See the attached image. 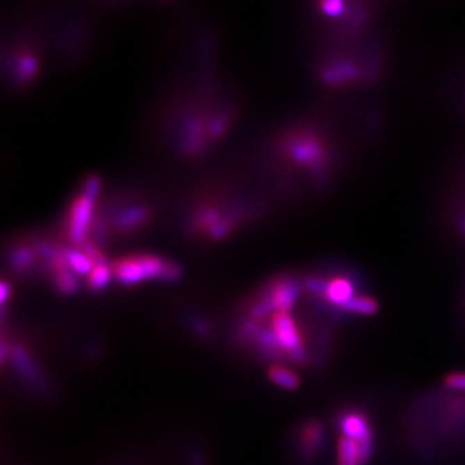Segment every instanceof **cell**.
<instances>
[{"instance_id": "obj_7", "label": "cell", "mask_w": 465, "mask_h": 465, "mask_svg": "<svg viewBox=\"0 0 465 465\" xmlns=\"http://www.w3.org/2000/svg\"><path fill=\"white\" fill-rule=\"evenodd\" d=\"M328 303L339 306L341 309L354 298V286L346 277H333L332 280L324 282V289L321 294Z\"/></svg>"}, {"instance_id": "obj_2", "label": "cell", "mask_w": 465, "mask_h": 465, "mask_svg": "<svg viewBox=\"0 0 465 465\" xmlns=\"http://www.w3.org/2000/svg\"><path fill=\"white\" fill-rule=\"evenodd\" d=\"M271 333L275 336L280 351L286 352L298 363L306 360V350L302 342V334L289 312H275L271 316Z\"/></svg>"}, {"instance_id": "obj_16", "label": "cell", "mask_w": 465, "mask_h": 465, "mask_svg": "<svg viewBox=\"0 0 465 465\" xmlns=\"http://www.w3.org/2000/svg\"><path fill=\"white\" fill-rule=\"evenodd\" d=\"M147 217H148L147 209L134 208L120 218V227H122V229H133V227L142 226L145 220H147Z\"/></svg>"}, {"instance_id": "obj_3", "label": "cell", "mask_w": 465, "mask_h": 465, "mask_svg": "<svg viewBox=\"0 0 465 465\" xmlns=\"http://www.w3.org/2000/svg\"><path fill=\"white\" fill-rule=\"evenodd\" d=\"M339 430L346 439H351L359 443L361 459L364 465H366L373 457V449H375V437H373V431L368 417L359 411L345 413L339 421Z\"/></svg>"}, {"instance_id": "obj_17", "label": "cell", "mask_w": 465, "mask_h": 465, "mask_svg": "<svg viewBox=\"0 0 465 465\" xmlns=\"http://www.w3.org/2000/svg\"><path fill=\"white\" fill-rule=\"evenodd\" d=\"M444 386L450 390L465 391V372H453L444 378Z\"/></svg>"}, {"instance_id": "obj_10", "label": "cell", "mask_w": 465, "mask_h": 465, "mask_svg": "<svg viewBox=\"0 0 465 465\" xmlns=\"http://www.w3.org/2000/svg\"><path fill=\"white\" fill-rule=\"evenodd\" d=\"M268 378L275 382L276 386L286 389V390H295L300 386V378L295 372L289 370L288 368L284 366H271L268 370Z\"/></svg>"}, {"instance_id": "obj_14", "label": "cell", "mask_w": 465, "mask_h": 465, "mask_svg": "<svg viewBox=\"0 0 465 465\" xmlns=\"http://www.w3.org/2000/svg\"><path fill=\"white\" fill-rule=\"evenodd\" d=\"M63 258H65L68 267L74 270L77 275H89L90 270L94 268L92 261H90L83 252L67 250L63 253Z\"/></svg>"}, {"instance_id": "obj_15", "label": "cell", "mask_w": 465, "mask_h": 465, "mask_svg": "<svg viewBox=\"0 0 465 465\" xmlns=\"http://www.w3.org/2000/svg\"><path fill=\"white\" fill-rule=\"evenodd\" d=\"M112 276V268L107 263H97L88 275V286L94 291L103 289Z\"/></svg>"}, {"instance_id": "obj_18", "label": "cell", "mask_w": 465, "mask_h": 465, "mask_svg": "<svg viewBox=\"0 0 465 465\" xmlns=\"http://www.w3.org/2000/svg\"><path fill=\"white\" fill-rule=\"evenodd\" d=\"M343 8L345 5L339 0H328V2H323L319 3V9H321V13L325 15H330V17H337L343 13Z\"/></svg>"}, {"instance_id": "obj_8", "label": "cell", "mask_w": 465, "mask_h": 465, "mask_svg": "<svg viewBox=\"0 0 465 465\" xmlns=\"http://www.w3.org/2000/svg\"><path fill=\"white\" fill-rule=\"evenodd\" d=\"M324 444V427L319 422L306 423L302 430L303 457H313Z\"/></svg>"}, {"instance_id": "obj_11", "label": "cell", "mask_w": 465, "mask_h": 465, "mask_svg": "<svg viewBox=\"0 0 465 465\" xmlns=\"http://www.w3.org/2000/svg\"><path fill=\"white\" fill-rule=\"evenodd\" d=\"M342 310L355 315H375L378 312V302L375 298L368 295H355L346 303Z\"/></svg>"}, {"instance_id": "obj_19", "label": "cell", "mask_w": 465, "mask_h": 465, "mask_svg": "<svg viewBox=\"0 0 465 465\" xmlns=\"http://www.w3.org/2000/svg\"><path fill=\"white\" fill-rule=\"evenodd\" d=\"M0 288H2V303H5L6 302V295H8V285H6V282H3L2 286H0Z\"/></svg>"}, {"instance_id": "obj_13", "label": "cell", "mask_w": 465, "mask_h": 465, "mask_svg": "<svg viewBox=\"0 0 465 465\" xmlns=\"http://www.w3.org/2000/svg\"><path fill=\"white\" fill-rule=\"evenodd\" d=\"M36 70H38V62H36L35 56L29 53H24L22 56H18L15 62V76L20 81H29L35 77Z\"/></svg>"}, {"instance_id": "obj_12", "label": "cell", "mask_w": 465, "mask_h": 465, "mask_svg": "<svg viewBox=\"0 0 465 465\" xmlns=\"http://www.w3.org/2000/svg\"><path fill=\"white\" fill-rule=\"evenodd\" d=\"M357 76L359 71L351 63H339V65L327 70L324 79L328 83H345V81H351Z\"/></svg>"}, {"instance_id": "obj_6", "label": "cell", "mask_w": 465, "mask_h": 465, "mask_svg": "<svg viewBox=\"0 0 465 465\" xmlns=\"http://www.w3.org/2000/svg\"><path fill=\"white\" fill-rule=\"evenodd\" d=\"M288 154L295 163L306 168H321L325 161V149L316 138L310 134L297 136L288 143Z\"/></svg>"}, {"instance_id": "obj_9", "label": "cell", "mask_w": 465, "mask_h": 465, "mask_svg": "<svg viewBox=\"0 0 465 465\" xmlns=\"http://www.w3.org/2000/svg\"><path fill=\"white\" fill-rule=\"evenodd\" d=\"M337 465H364L360 446L355 440L341 435L337 441Z\"/></svg>"}, {"instance_id": "obj_1", "label": "cell", "mask_w": 465, "mask_h": 465, "mask_svg": "<svg viewBox=\"0 0 465 465\" xmlns=\"http://www.w3.org/2000/svg\"><path fill=\"white\" fill-rule=\"evenodd\" d=\"M168 262L154 254H131L116 259L112 263V275L122 285H134L142 280L160 277L166 270Z\"/></svg>"}, {"instance_id": "obj_4", "label": "cell", "mask_w": 465, "mask_h": 465, "mask_svg": "<svg viewBox=\"0 0 465 465\" xmlns=\"http://www.w3.org/2000/svg\"><path fill=\"white\" fill-rule=\"evenodd\" d=\"M298 294L300 286L294 282H277L268 291L266 300H262V302L253 307L252 315L253 318H262L263 315L271 312V310H275V312H289Z\"/></svg>"}, {"instance_id": "obj_5", "label": "cell", "mask_w": 465, "mask_h": 465, "mask_svg": "<svg viewBox=\"0 0 465 465\" xmlns=\"http://www.w3.org/2000/svg\"><path fill=\"white\" fill-rule=\"evenodd\" d=\"M95 196H90L83 190L72 200L67 215V235L71 243H83L88 226L92 217Z\"/></svg>"}]
</instances>
